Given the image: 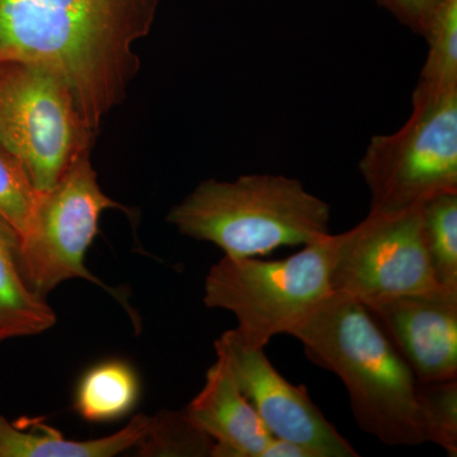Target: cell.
<instances>
[{"instance_id": "obj_1", "label": "cell", "mask_w": 457, "mask_h": 457, "mask_svg": "<svg viewBox=\"0 0 457 457\" xmlns=\"http://www.w3.org/2000/svg\"><path fill=\"white\" fill-rule=\"evenodd\" d=\"M162 0H0V62L49 66L97 132L140 69L135 42L149 35Z\"/></svg>"}, {"instance_id": "obj_2", "label": "cell", "mask_w": 457, "mask_h": 457, "mask_svg": "<svg viewBox=\"0 0 457 457\" xmlns=\"http://www.w3.org/2000/svg\"><path fill=\"white\" fill-rule=\"evenodd\" d=\"M306 356L345 385L363 432L387 446L425 444L417 378L362 303L333 291L288 333Z\"/></svg>"}, {"instance_id": "obj_3", "label": "cell", "mask_w": 457, "mask_h": 457, "mask_svg": "<svg viewBox=\"0 0 457 457\" xmlns=\"http://www.w3.org/2000/svg\"><path fill=\"white\" fill-rule=\"evenodd\" d=\"M180 234L210 242L228 257H257L306 245L330 234V207L299 179L249 174L209 179L170 210Z\"/></svg>"}, {"instance_id": "obj_4", "label": "cell", "mask_w": 457, "mask_h": 457, "mask_svg": "<svg viewBox=\"0 0 457 457\" xmlns=\"http://www.w3.org/2000/svg\"><path fill=\"white\" fill-rule=\"evenodd\" d=\"M337 245L338 234L330 233L284 260L225 255L204 281V305L233 312L237 341L264 350L273 337L288 335L333 293Z\"/></svg>"}, {"instance_id": "obj_5", "label": "cell", "mask_w": 457, "mask_h": 457, "mask_svg": "<svg viewBox=\"0 0 457 457\" xmlns=\"http://www.w3.org/2000/svg\"><path fill=\"white\" fill-rule=\"evenodd\" d=\"M411 104L408 121L393 134L372 137L361 159L370 212H409L457 192V89L418 84Z\"/></svg>"}, {"instance_id": "obj_6", "label": "cell", "mask_w": 457, "mask_h": 457, "mask_svg": "<svg viewBox=\"0 0 457 457\" xmlns=\"http://www.w3.org/2000/svg\"><path fill=\"white\" fill-rule=\"evenodd\" d=\"M95 135L62 75L40 62H0V144L22 164L38 194L90 152Z\"/></svg>"}, {"instance_id": "obj_7", "label": "cell", "mask_w": 457, "mask_h": 457, "mask_svg": "<svg viewBox=\"0 0 457 457\" xmlns=\"http://www.w3.org/2000/svg\"><path fill=\"white\" fill-rule=\"evenodd\" d=\"M90 152L75 159L49 191L38 194L31 221L20 237V262L27 284L46 296L62 282L83 278L106 288L86 267L102 212L125 210L99 187Z\"/></svg>"}, {"instance_id": "obj_8", "label": "cell", "mask_w": 457, "mask_h": 457, "mask_svg": "<svg viewBox=\"0 0 457 457\" xmlns=\"http://www.w3.org/2000/svg\"><path fill=\"white\" fill-rule=\"evenodd\" d=\"M333 291L369 303L442 287L429 262L420 209L370 212L357 227L338 234Z\"/></svg>"}, {"instance_id": "obj_9", "label": "cell", "mask_w": 457, "mask_h": 457, "mask_svg": "<svg viewBox=\"0 0 457 457\" xmlns=\"http://www.w3.org/2000/svg\"><path fill=\"white\" fill-rule=\"evenodd\" d=\"M215 350L227 357L240 390L273 437L303 445L318 457L360 456L312 403L305 387L286 380L264 350L245 347L233 330L215 342Z\"/></svg>"}, {"instance_id": "obj_10", "label": "cell", "mask_w": 457, "mask_h": 457, "mask_svg": "<svg viewBox=\"0 0 457 457\" xmlns=\"http://www.w3.org/2000/svg\"><path fill=\"white\" fill-rule=\"evenodd\" d=\"M363 305L418 383L457 378V290L398 295Z\"/></svg>"}, {"instance_id": "obj_11", "label": "cell", "mask_w": 457, "mask_h": 457, "mask_svg": "<svg viewBox=\"0 0 457 457\" xmlns=\"http://www.w3.org/2000/svg\"><path fill=\"white\" fill-rule=\"evenodd\" d=\"M216 357L185 411L212 438V457H261L273 436L240 390L225 354L216 351Z\"/></svg>"}, {"instance_id": "obj_12", "label": "cell", "mask_w": 457, "mask_h": 457, "mask_svg": "<svg viewBox=\"0 0 457 457\" xmlns=\"http://www.w3.org/2000/svg\"><path fill=\"white\" fill-rule=\"evenodd\" d=\"M32 429L0 416V457H111L145 440L153 417L139 414L121 431L97 440H66L57 429L32 420Z\"/></svg>"}, {"instance_id": "obj_13", "label": "cell", "mask_w": 457, "mask_h": 457, "mask_svg": "<svg viewBox=\"0 0 457 457\" xmlns=\"http://www.w3.org/2000/svg\"><path fill=\"white\" fill-rule=\"evenodd\" d=\"M55 323L54 309L23 276L20 236L0 218V342L40 335Z\"/></svg>"}, {"instance_id": "obj_14", "label": "cell", "mask_w": 457, "mask_h": 457, "mask_svg": "<svg viewBox=\"0 0 457 457\" xmlns=\"http://www.w3.org/2000/svg\"><path fill=\"white\" fill-rule=\"evenodd\" d=\"M139 396L140 380L131 365L125 361H104L80 378L74 409L87 422H111L130 413Z\"/></svg>"}, {"instance_id": "obj_15", "label": "cell", "mask_w": 457, "mask_h": 457, "mask_svg": "<svg viewBox=\"0 0 457 457\" xmlns=\"http://www.w3.org/2000/svg\"><path fill=\"white\" fill-rule=\"evenodd\" d=\"M420 212L436 281L457 290V192L433 197L420 206Z\"/></svg>"}, {"instance_id": "obj_16", "label": "cell", "mask_w": 457, "mask_h": 457, "mask_svg": "<svg viewBox=\"0 0 457 457\" xmlns=\"http://www.w3.org/2000/svg\"><path fill=\"white\" fill-rule=\"evenodd\" d=\"M423 37L428 42V55L418 84L457 89V0H442Z\"/></svg>"}, {"instance_id": "obj_17", "label": "cell", "mask_w": 457, "mask_h": 457, "mask_svg": "<svg viewBox=\"0 0 457 457\" xmlns=\"http://www.w3.org/2000/svg\"><path fill=\"white\" fill-rule=\"evenodd\" d=\"M418 422L423 442L457 455V378L417 384Z\"/></svg>"}, {"instance_id": "obj_18", "label": "cell", "mask_w": 457, "mask_h": 457, "mask_svg": "<svg viewBox=\"0 0 457 457\" xmlns=\"http://www.w3.org/2000/svg\"><path fill=\"white\" fill-rule=\"evenodd\" d=\"M137 447L147 456H212L213 440L186 411H163L153 417L152 428Z\"/></svg>"}, {"instance_id": "obj_19", "label": "cell", "mask_w": 457, "mask_h": 457, "mask_svg": "<svg viewBox=\"0 0 457 457\" xmlns=\"http://www.w3.org/2000/svg\"><path fill=\"white\" fill-rule=\"evenodd\" d=\"M37 196L22 164L0 144V218L20 237L29 228Z\"/></svg>"}, {"instance_id": "obj_20", "label": "cell", "mask_w": 457, "mask_h": 457, "mask_svg": "<svg viewBox=\"0 0 457 457\" xmlns=\"http://www.w3.org/2000/svg\"><path fill=\"white\" fill-rule=\"evenodd\" d=\"M402 25L417 35L425 36L436 9L442 0H378Z\"/></svg>"}, {"instance_id": "obj_21", "label": "cell", "mask_w": 457, "mask_h": 457, "mask_svg": "<svg viewBox=\"0 0 457 457\" xmlns=\"http://www.w3.org/2000/svg\"><path fill=\"white\" fill-rule=\"evenodd\" d=\"M261 457H318V455L303 445L273 437Z\"/></svg>"}]
</instances>
